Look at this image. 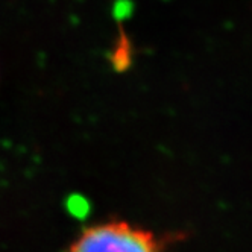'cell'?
<instances>
[{
	"label": "cell",
	"mask_w": 252,
	"mask_h": 252,
	"mask_svg": "<svg viewBox=\"0 0 252 252\" xmlns=\"http://www.w3.org/2000/svg\"><path fill=\"white\" fill-rule=\"evenodd\" d=\"M67 252H161V249L151 231L113 220L84 228Z\"/></svg>",
	"instance_id": "cell-1"
}]
</instances>
